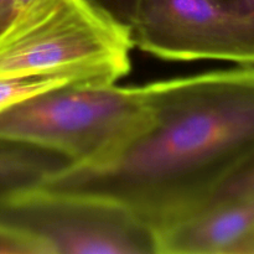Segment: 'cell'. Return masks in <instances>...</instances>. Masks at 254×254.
Here are the masks:
<instances>
[{"mask_svg":"<svg viewBox=\"0 0 254 254\" xmlns=\"http://www.w3.org/2000/svg\"><path fill=\"white\" fill-rule=\"evenodd\" d=\"M150 126L113 159L64 165L36 188L112 203L156 232L205 206L254 156V66L143 84Z\"/></svg>","mask_w":254,"mask_h":254,"instance_id":"obj_1","label":"cell"},{"mask_svg":"<svg viewBox=\"0 0 254 254\" xmlns=\"http://www.w3.org/2000/svg\"><path fill=\"white\" fill-rule=\"evenodd\" d=\"M128 27L86 0H34L0 30V78L118 83L131 68Z\"/></svg>","mask_w":254,"mask_h":254,"instance_id":"obj_2","label":"cell"},{"mask_svg":"<svg viewBox=\"0 0 254 254\" xmlns=\"http://www.w3.org/2000/svg\"><path fill=\"white\" fill-rule=\"evenodd\" d=\"M153 118L143 84H69L0 112V140L50 151L67 165L96 166L121 153Z\"/></svg>","mask_w":254,"mask_h":254,"instance_id":"obj_3","label":"cell"},{"mask_svg":"<svg viewBox=\"0 0 254 254\" xmlns=\"http://www.w3.org/2000/svg\"><path fill=\"white\" fill-rule=\"evenodd\" d=\"M0 218L34 235L49 254H156L154 232L128 211L82 196L27 189Z\"/></svg>","mask_w":254,"mask_h":254,"instance_id":"obj_4","label":"cell"},{"mask_svg":"<svg viewBox=\"0 0 254 254\" xmlns=\"http://www.w3.org/2000/svg\"><path fill=\"white\" fill-rule=\"evenodd\" d=\"M129 31L134 49L164 61L254 66V16L223 0H139Z\"/></svg>","mask_w":254,"mask_h":254,"instance_id":"obj_5","label":"cell"},{"mask_svg":"<svg viewBox=\"0 0 254 254\" xmlns=\"http://www.w3.org/2000/svg\"><path fill=\"white\" fill-rule=\"evenodd\" d=\"M253 232L254 197L215 201L156 232V254H236Z\"/></svg>","mask_w":254,"mask_h":254,"instance_id":"obj_6","label":"cell"},{"mask_svg":"<svg viewBox=\"0 0 254 254\" xmlns=\"http://www.w3.org/2000/svg\"><path fill=\"white\" fill-rule=\"evenodd\" d=\"M67 165L59 155L14 141L0 140V208L17 193L39 185Z\"/></svg>","mask_w":254,"mask_h":254,"instance_id":"obj_7","label":"cell"},{"mask_svg":"<svg viewBox=\"0 0 254 254\" xmlns=\"http://www.w3.org/2000/svg\"><path fill=\"white\" fill-rule=\"evenodd\" d=\"M69 84H73L69 79L57 76L0 78V112L40 93Z\"/></svg>","mask_w":254,"mask_h":254,"instance_id":"obj_8","label":"cell"},{"mask_svg":"<svg viewBox=\"0 0 254 254\" xmlns=\"http://www.w3.org/2000/svg\"><path fill=\"white\" fill-rule=\"evenodd\" d=\"M0 254H49L45 246L25 228L0 218Z\"/></svg>","mask_w":254,"mask_h":254,"instance_id":"obj_9","label":"cell"},{"mask_svg":"<svg viewBox=\"0 0 254 254\" xmlns=\"http://www.w3.org/2000/svg\"><path fill=\"white\" fill-rule=\"evenodd\" d=\"M254 197V156L222 184L210 202ZM206 203V205H207ZM203 207V206H202Z\"/></svg>","mask_w":254,"mask_h":254,"instance_id":"obj_10","label":"cell"},{"mask_svg":"<svg viewBox=\"0 0 254 254\" xmlns=\"http://www.w3.org/2000/svg\"><path fill=\"white\" fill-rule=\"evenodd\" d=\"M86 1L128 29L139 4V0H86Z\"/></svg>","mask_w":254,"mask_h":254,"instance_id":"obj_11","label":"cell"},{"mask_svg":"<svg viewBox=\"0 0 254 254\" xmlns=\"http://www.w3.org/2000/svg\"><path fill=\"white\" fill-rule=\"evenodd\" d=\"M14 15L11 0H0V30L10 21Z\"/></svg>","mask_w":254,"mask_h":254,"instance_id":"obj_12","label":"cell"},{"mask_svg":"<svg viewBox=\"0 0 254 254\" xmlns=\"http://www.w3.org/2000/svg\"><path fill=\"white\" fill-rule=\"evenodd\" d=\"M236 254H254V232L238 247Z\"/></svg>","mask_w":254,"mask_h":254,"instance_id":"obj_13","label":"cell"},{"mask_svg":"<svg viewBox=\"0 0 254 254\" xmlns=\"http://www.w3.org/2000/svg\"><path fill=\"white\" fill-rule=\"evenodd\" d=\"M34 0H11V4H12V9H14V14L17 12L19 10L24 9L25 6L32 2Z\"/></svg>","mask_w":254,"mask_h":254,"instance_id":"obj_14","label":"cell"}]
</instances>
